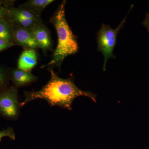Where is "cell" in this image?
I'll return each instance as SVG.
<instances>
[{
    "label": "cell",
    "instance_id": "obj_1",
    "mask_svg": "<svg viewBox=\"0 0 149 149\" xmlns=\"http://www.w3.org/2000/svg\"><path fill=\"white\" fill-rule=\"evenodd\" d=\"M50 71V79L40 90L24 92V100L20 103L21 107L36 99H43L51 106L60 107L70 110L72 109V102L80 96L88 97L96 102L95 94L81 90L75 85L71 78L63 79L59 77L52 70Z\"/></svg>",
    "mask_w": 149,
    "mask_h": 149
},
{
    "label": "cell",
    "instance_id": "obj_2",
    "mask_svg": "<svg viewBox=\"0 0 149 149\" xmlns=\"http://www.w3.org/2000/svg\"><path fill=\"white\" fill-rule=\"evenodd\" d=\"M66 3V1H63L51 18V22L53 24L57 34L58 44L52 58L43 67L56 65L60 67L67 57L78 52L79 47L77 38L65 17V8Z\"/></svg>",
    "mask_w": 149,
    "mask_h": 149
},
{
    "label": "cell",
    "instance_id": "obj_3",
    "mask_svg": "<svg viewBox=\"0 0 149 149\" xmlns=\"http://www.w3.org/2000/svg\"><path fill=\"white\" fill-rule=\"evenodd\" d=\"M126 17L121 21L115 29H112L109 25L103 24L100 31L97 33V40L98 44L97 50L103 55L104 63L103 70L106 69L108 60L110 58H116L113 52L117 42L118 32L124 26L126 22Z\"/></svg>",
    "mask_w": 149,
    "mask_h": 149
},
{
    "label": "cell",
    "instance_id": "obj_4",
    "mask_svg": "<svg viewBox=\"0 0 149 149\" xmlns=\"http://www.w3.org/2000/svg\"><path fill=\"white\" fill-rule=\"evenodd\" d=\"M20 107L17 88L11 86L0 92V116L8 120H16Z\"/></svg>",
    "mask_w": 149,
    "mask_h": 149
},
{
    "label": "cell",
    "instance_id": "obj_5",
    "mask_svg": "<svg viewBox=\"0 0 149 149\" xmlns=\"http://www.w3.org/2000/svg\"><path fill=\"white\" fill-rule=\"evenodd\" d=\"M13 43L15 45L34 50L39 48L31 29L15 23H13Z\"/></svg>",
    "mask_w": 149,
    "mask_h": 149
},
{
    "label": "cell",
    "instance_id": "obj_6",
    "mask_svg": "<svg viewBox=\"0 0 149 149\" xmlns=\"http://www.w3.org/2000/svg\"><path fill=\"white\" fill-rule=\"evenodd\" d=\"M30 29L39 48L45 52L51 49L52 41L49 32L43 22L35 24Z\"/></svg>",
    "mask_w": 149,
    "mask_h": 149
},
{
    "label": "cell",
    "instance_id": "obj_7",
    "mask_svg": "<svg viewBox=\"0 0 149 149\" xmlns=\"http://www.w3.org/2000/svg\"><path fill=\"white\" fill-rule=\"evenodd\" d=\"M10 78L13 84V86L17 89L30 85L36 82L38 79V77L31 72L17 68L10 69Z\"/></svg>",
    "mask_w": 149,
    "mask_h": 149
},
{
    "label": "cell",
    "instance_id": "obj_8",
    "mask_svg": "<svg viewBox=\"0 0 149 149\" xmlns=\"http://www.w3.org/2000/svg\"><path fill=\"white\" fill-rule=\"evenodd\" d=\"M37 63V56L35 50L25 49L19 58L17 68L31 72Z\"/></svg>",
    "mask_w": 149,
    "mask_h": 149
},
{
    "label": "cell",
    "instance_id": "obj_9",
    "mask_svg": "<svg viewBox=\"0 0 149 149\" xmlns=\"http://www.w3.org/2000/svg\"><path fill=\"white\" fill-rule=\"evenodd\" d=\"M54 1L52 0H29L19 6V7L30 11L40 17L45 9Z\"/></svg>",
    "mask_w": 149,
    "mask_h": 149
},
{
    "label": "cell",
    "instance_id": "obj_10",
    "mask_svg": "<svg viewBox=\"0 0 149 149\" xmlns=\"http://www.w3.org/2000/svg\"><path fill=\"white\" fill-rule=\"evenodd\" d=\"M14 17L31 19L38 22H43L40 17L37 16L30 11L20 7L15 8L13 6L9 8L8 19Z\"/></svg>",
    "mask_w": 149,
    "mask_h": 149
},
{
    "label": "cell",
    "instance_id": "obj_11",
    "mask_svg": "<svg viewBox=\"0 0 149 149\" xmlns=\"http://www.w3.org/2000/svg\"><path fill=\"white\" fill-rule=\"evenodd\" d=\"M12 22L8 19L0 21V39L13 43Z\"/></svg>",
    "mask_w": 149,
    "mask_h": 149
},
{
    "label": "cell",
    "instance_id": "obj_12",
    "mask_svg": "<svg viewBox=\"0 0 149 149\" xmlns=\"http://www.w3.org/2000/svg\"><path fill=\"white\" fill-rule=\"evenodd\" d=\"M10 70L6 67L0 65V92L9 87L10 81Z\"/></svg>",
    "mask_w": 149,
    "mask_h": 149
},
{
    "label": "cell",
    "instance_id": "obj_13",
    "mask_svg": "<svg viewBox=\"0 0 149 149\" xmlns=\"http://www.w3.org/2000/svg\"><path fill=\"white\" fill-rule=\"evenodd\" d=\"M13 1H2L0 0V21L8 19L9 8L13 6Z\"/></svg>",
    "mask_w": 149,
    "mask_h": 149
},
{
    "label": "cell",
    "instance_id": "obj_14",
    "mask_svg": "<svg viewBox=\"0 0 149 149\" xmlns=\"http://www.w3.org/2000/svg\"><path fill=\"white\" fill-rule=\"evenodd\" d=\"M5 137H8L11 140H14L15 139V134L13 128H8L0 130V142L2 138Z\"/></svg>",
    "mask_w": 149,
    "mask_h": 149
},
{
    "label": "cell",
    "instance_id": "obj_15",
    "mask_svg": "<svg viewBox=\"0 0 149 149\" xmlns=\"http://www.w3.org/2000/svg\"><path fill=\"white\" fill-rule=\"evenodd\" d=\"M14 45L13 43L9 42L5 40L0 39V52Z\"/></svg>",
    "mask_w": 149,
    "mask_h": 149
},
{
    "label": "cell",
    "instance_id": "obj_16",
    "mask_svg": "<svg viewBox=\"0 0 149 149\" xmlns=\"http://www.w3.org/2000/svg\"><path fill=\"white\" fill-rule=\"evenodd\" d=\"M142 25L146 28L149 32V12L146 13L144 20L142 22Z\"/></svg>",
    "mask_w": 149,
    "mask_h": 149
}]
</instances>
